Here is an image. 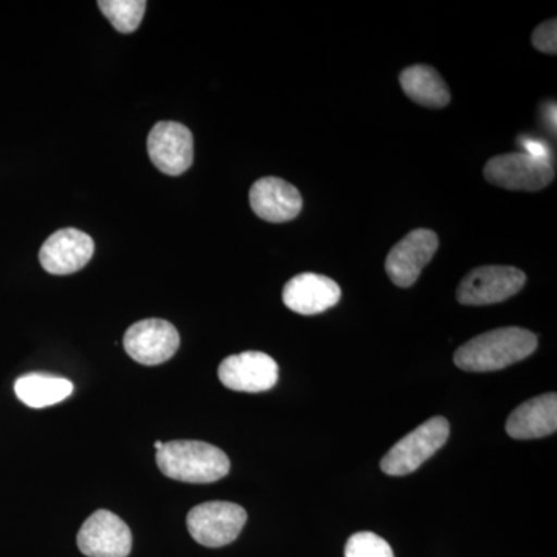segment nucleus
Returning a JSON list of instances; mask_svg holds the SVG:
<instances>
[{"label": "nucleus", "instance_id": "obj_1", "mask_svg": "<svg viewBox=\"0 0 557 557\" xmlns=\"http://www.w3.org/2000/svg\"><path fill=\"white\" fill-rule=\"evenodd\" d=\"M536 348L537 336L530 330L496 329L463 344L454 355V362L467 372H494L522 361Z\"/></svg>", "mask_w": 557, "mask_h": 557}, {"label": "nucleus", "instance_id": "obj_17", "mask_svg": "<svg viewBox=\"0 0 557 557\" xmlns=\"http://www.w3.org/2000/svg\"><path fill=\"white\" fill-rule=\"evenodd\" d=\"M14 392L28 408L42 409L69 398L73 392V384L49 373H27L16 380Z\"/></svg>", "mask_w": 557, "mask_h": 557}, {"label": "nucleus", "instance_id": "obj_18", "mask_svg": "<svg viewBox=\"0 0 557 557\" xmlns=\"http://www.w3.org/2000/svg\"><path fill=\"white\" fill-rule=\"evenodd\" d=\"M101 13L120 33H134L141 24L148 3L145 0H101Z\"/></svg>", "mask_w": 557, "mask_h": 557}, {"label": "nucleus", "instance_id": "obj_3", "mask_svg": "<svg viewBox=\"0 0 557 557\" xmlns=\"http://www.w3.org/2000/svg\"><path fill=\"white\" fill-rule=\"evenodd\" d=\"M448 438L449 421L443 417L431 418L388 450L381 460V469L394 478L408 475L442 449Z\"/></svg>", "mask_w": 557, "mask_h": 557}, {"label": "nucleus", "instance_id": "obj_16", "mask_svg": "<svg viewBox=\"0 0 557 557\" xmlns=\"http://www.w3.org/2000/svg\"><path fill=\"white\" fill-rule=\"evenodd\" d=\"M401 89L410 100L423 108L442 109L450 101L448 86L437 70L429 65H412L399 75Z\"/></svg>", "mask_w": 557, "mask_h": 557}, {"label": "nucleus", "instance_id": "obj_6", "mask_svg": "<svg viewBox=\"0 0 557 557\" xmlns=\"http://www.w3.org/2000/svg\"><path fill=\"white\" fill-rule=\"evenodd\" d=\"M485 178L491 185L509 190L544 189L555 178L553 161L537 159L527 152L504 153L487 161Z\"/></svg>", "mask_w": 557, "mask_h": 557}, {"label": "nucleus", "instance_id": "obj_19", "mask_svg": "<svg viewBox=\"0 0 557 557\" xmlns=\"http://www.w3.org/2000/svg\"><path fill=\"white\" fill-rule=\"evenodd\" d=\"M346 557H395L391 545L379 534L361 531L347 541Z\"/></svg>", "mask_w": 557, "mask_h": 557}, {"label": "nucleus", "instance_id": "obj_15", "mask_svg": "<svg viewBox=\"0 0 557 557\" xmlns=\"http://www.w3.org/2000/svg\"><path fill=\"white\" fill-rule=\"evenodd\" d=\"M557 429V395L545 394L520 405L507 421L509 437L533 440L555 434Z\"/></svg>", "mask_w": 557, "mask_h": 557}, {"label": "nucleus", "instance_id": "obj_9", "mask_svg": "<svg viewBox=\"0 0 557 557\" xmlns=\"http://www.w3.org/2000/svg\"><path fill=\"white\" fill-rule=\"evenodd\" d=\"M76 542L87 557H127L132 549L131 528L108 509H98L81 527Z\"/></svg>", "mask_w": 557, "mask_h": 557}, {"label": "nucleus", "instance_id": "obj_8", "mask_svg": "<svg viewBox=\"0 0 557 557\" xmlns=\"http://www.w3.org/2000/svg\"><path fill=\"white\" fill-rule=\"evenodd\" d=\"M148 152L157 170L177 177L193 166V134L182 123L160 121L149 132Z\"/></svg>", "mask_w": 557, "mask_h": 557}, {"label": "nucleus", "instance_id": "obj_20", "mask_svg": "<svg viewBox=\"0 0 557 557\" xmlns=\"http://www.w3.org/2000/svg\"><path fill=\"white\" fill-rule=\"evenodd\" d=\"M534 49L542 53L556 54L557 51V22L549 20L539 25L533 33Z\"/></svg>", "mask_w": 557, "mask_h": 557}, {"label": "nucleus", "instance_id": "obj_7", "mask_svg": "<svg viewBox=\"0 0 557 557\" xmlns=\"http://www.w3.org/2000/svg\"><path fill=\"white\" fill-rule=\"evenodd\" d=\"M180 347L177 329L164 319H145L124 333V350L143 366L170 361Z\"/></svg>", "mask_w": 557, "mask_h": 557}, {"label": "nucleus", "instance_id": "obj_4", "mask_svg": "<svg viewBox=\"0 0 557 557\" xmlns=\"http://www.w3.org/2000/svg\"><path fill=\"white\" fill-rule=\"evenodd\" d=\"M247 519V511L240 505L207 502L190 509L186 523L194 541L203 547L220 548L239 537Z\"/></svg>", "mask_w": 557, "mask_h": 557}, {"label": "nucleus", "instance_id": "obj_10", "mask_svg": "<svg viewBox=\"0 0 557 557\" xmlns=\"http://www.w3.org/2000/svg\"><path fill=\"white\" fill-rule=\"evenodd\" d=\"M219 379L231 391L259 394L276 386L278 366L270 355L262 351H244L223 359Z\"/></svg>", "mask_w": 557, "mask_h": 557}, {"label": "nucleus", "instance_id": "obj_2", "mask_svg": "<svg viewBox=\"0 0 557 557\" xmlns=\"http://www.w3.org/2000/svg\"><path fill=\"white\" fill-rule=\"evenodd\" d=\"M157 465L166 478L185 483H212L228 475L230 458L209 443L175 440L157 450Z\"/></svg>", "mask_w": 557, "mask_h": 557}, {"label": "nucleus", "instance_id": "obj_14", "mask_svg": "<svg viewBox=\"0 0 557 557\" xmlns=\"http://www.w3.org/2000/svg\"><path fill=\"white\" fill-rule=\"evenodd\" d=\"M249 205L258 218L271 223L296 219L302 209V197L296 186L277 177L260 178L249 190Z\"/></svg>", "mask_w": 557, "mask_h": 557}, {"label": "nucleus", "instance_id": "obj_12", "mask_svg": "<svg viewBox=\"0 0 557 557\" xmlns=\"http://www.w3.org/2000/svg\"><path fill=\"white\" fill-rule=\"evenodd\" d=\"M95 242L89 234L64 228L51 234L39 251V262L47 273L67 276L83 270L94 258Z\"/></svg>", "mask_w": 557, "mask_h": 557}, {"label": "nucleus", "instance_id": "obj_13", "mask_svg": "<svg viewBox=\"0 0 557 557\" xmlns=\"http://www.w3.org/2000/svg\"><path fill=\"white\" fill-rule=\"evenodd\" d=\"M282 299L295 313L311 317L335 307L341 299V288L333 278L317 273H302L289 278Z\"/></svg>", "mask_w": 557, "mask_h": 557}, {"label": "nucleus", "instance_id": "obj_11", "mask_svg": "<svg viewBox=\"0 0 557 557\" xmlns=\"http://www.w3.org/2000/svg\"><path fill=\"white\" fill-rule=\"evenodd\" d=\"M438 249V237L431 230H416L391 249L386 259L387 276L398 287H410Z\"/></svg>", "mask_w": 557, "mask_h": 557}, {"label": "nucleus", "instance_id": "obj_5", "mask_svg": "<svg viewBox=\"0 0 557 557\" xmlns=\"http://www.w3.org/2000/svg\"><path fill=\"white\" fill-rule=\"evenodd\" d=\"M525 282V273L515 267H480L460 282L457 299L463 306H493L518 295Z\"/></svg>", "mask_w": 557, "mask_h": 557}, {"label": "nucleus", "instance_id": "obj_22", "mask_svg": "<svg viewBox=\"0 0 557 557\" xmlns=\"http://www.w3.org/2000/svg\"><path fill=\"white\" fill-rule=\"evenodd\" d=\"M163 445H164L163 442H160V440H157L156 445H153V446H156L157 450H160L161 448H163Z\"/></svg>", "mask_w": 557, "mask_h": 557}, {"label": "nucleus", "instance_id": "obj_21", "mask_svg": "<svg viewBox=\"0 0 557 557\" xmlns=\"http://www.w3.org/2000/svg\"><path fill=\"white\" fill-rule=\"evenodd\" d=\"M520 139H522L520 146L525 149L527 153L537 157V159L553 161L552 148H549L547 143L542 141V139L531 137H522Z\"/></svg>", "mask_w": 557, "mask_h": 557}]
</instances>
